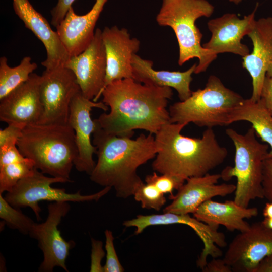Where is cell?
<instances>
[{"mask_svg": "<svg viewBox=\"0 0 272 272\" xmlns=\"http://www.w3.org/2000/svg\"><path fill=\"white\" fill-rule=\"evenodd\" d=\"M102 101L109 112L102 113L97 120L106 132L131 138L134 130L143 129L155 134L170 123L168 100L171 88L140 83L132 78L116 80L103 90Z\"/></svg>", "mask_w": 272, "mask_h": 272, "instance_id": "obj_1", "label": "cell"}, {"mask_svg": "<svg viewBox=\"0 0 272 272\" xmlns=\"http://www.w3.org/2000/svg\"><path fill=\"white\" fill-rule=\"evenodd\" d=\"M93 138L97 160L89 175L90 180L104 187L113 188L119 198L133 195L143 183L138 174V168L155 157L159 151L155 137L142 133L132 139L110 134L98 122Z\"/></svg>", "mask_w": 272, "mask_h": 272, "instance_id": "obj_2", "label": "cell"}, {"mask_svg": "<svg viewBox=\"0 0 272 272\" xmlns=\"http://www.w3.org/2000/svg\"><path fill=\"white\" fill-rule=\"evenodd\" d=\"M186 126L169 123L155 134L159 151L152 164L153 170L186 180L209 173L224 162L228 151L220 145L212 128H207L201 138H194L181 133Z\"/></svg>", "mask_w": 272, "mask_h": 272, "instance_id": "obj_3", "label": "cell"}, {"mask_svg": "<svg viewBox=\"0 0 272 272\" xmlns=\"http://www.w3.org/2000/svg\"><path fill=\"white\" fill-rule=\"evenodd\" d=\"M21 154L35 168L70 182V174L78 151L75 133L65 124H34L25 126L17 143Z\"/></svg>", "mask_w": 272, "mask_h": 272, "instance_id": "obj_4", "label": "cell"}, {"mask_svg": "<svg viewBox=\"0 0 272 272\" xmlns=\"http://www.w3.org/2000/svg\"><path fill=\"white\" fill-rule=\"evenodd\" d=\"M214 11V6L207 0H162L156 17L160 26L170 27L175 33L180 66L191 59H198L196 74L205 72L217 57L201 45L202 34L195 24L198 19L210 17Z\"/></svg>", "mask_w": 272, "mask_h": 272, "instance_id": "obj_5", "label": "cell"}, {"mask_svg": "<svg viewBox=\"0 0 272 272\" xmlns=\"http://www.w3.org/2000/svg\"><path fill=\"white\" fill-rule=\"evenodd\" d=\"M243 100L218 77L211 75L203 89L192 91L187 99L170 106V122L186 125L193 123L207 128L228 125L232 112Z\"/></svg>", "mask_w": 272, "mask_h": 272, "instance_id": "obj_6", "label": "cell"}, {"mask_svg": "<svg viewBox=\"0 0 272 272\" xmlns=\"http://www.w3.org/2000/svg\"><path fill=\"white\" fill-rule=\"evenodd\" d=\"M225 133L235 147L234 166H227L220 173L221 178L227 181L237 179L234 201L247 208L256 198H263L262 179L263 163L268 152L269 145L259 142L251 126L244 134L232 128Z\"/></svg>", "mask_w": 272, "mask_h": 272, "instance_id": "obj_7", "label": "cell"}, {"mask_svg": "<svg viewBox=\"0 0 272 272\" xmlns=\"http://www.w3.org/2000/svg\"><path fill=\"white\" fill-rule=\"evenodd\" d=\"M70 182L61 178L48 177L35 168L30 175L20 180L17 184L5 195V199L17 209L29 207L35 214L38 221L41 220V209L39 203L42 201L53 202H86L98 201L107 194L112 188L104 187L98 192L88 195H82L80 191L70 193L64 188L51 187L56 183Z\"/></svg>", "mask_w": 272, "mask_h": 272, "instance_id": "obj_8", "label": "cell"}, {"mask_svg": "<svg viewBox=\"0 0 272 272\" xmlns=\"http://www.w3.org/2000/svg\"><path fill=\"white\" fill-rule=\"evenodd\" d=\"M80 88L74 73L65 67L45 69L41 75L40 96L43 112L41 124L67 123L71 102Z\"/></svg>", "mask_w": 272, "mask_h": 272, "instance_id": "obj_9", "label": "cell"}, {"mask_svg": "<svg viewBox=\"0 0 272 272\" xmlns=\"http://www.w3.org/2000/svg\"><path fill=\"white\" fill-rule=\"evenodd\" d=\"M68 202L59 201L48 206V216L45 222L35 223L29 235L38 243L43 254L39 266L40 272H52L55 267L69 271L66 261L70 250L75 246L74 241H66L58 228L62 219L70 210Z\"/></svg>", "mask_w": 272, "mask_h": 272, "instance_id": "obj_10", "label": "cell"}, {"mask_svg": "<svg viewBox=\"0 0 272 272\" xmlns=\"http://www.w3.org/2000/svg\"><path fill=\"white\" fill-rule=\"evenodd\" d=\"M183 224L192 228L203 244V248L196 261L197 266L202 269L207 263L209 256L218 258L222 255L218 248L227 246L225 235L218 231V228L211 226L192 217L189 214H178L165 212L162 214L139 215L135 218L127 220L123 225L126 227L136 228L135 234H141L151 226Z\"/></svg>", "mask_w": 272, "mask_h": 272, "instance_id": "obj_11", "label": "cell"}, {"mask_svg": "<svg viewBox=\"0 0 272 272\" xmlns=\"http://www.w3.org/2000/svg\"><path fill=\"white\" fill-rule=\"evenodd\" d=\"M64 67L76 76L83 96L97 102L103 92L106 74V56L102 30L95 29L88 46L78 55L71 56Z\"/></svg>", "mask_w": 272, "mask_h": 272, "instance_id": "obj_12", "label": "cell"}, {"mask_svg": "<svg viewBox=\"0 0 272 272\" xmlns=\"http://www.w3.org/2000/svg\"><path fill=\"white\" fill-rule=\"evenodd\" d=\"M93 108L104 112L109 110V107L102 101L88 99L80 91L71 102L67 122L75 133L78 154L74 166L77 171L89 175L94 168L96 162L93 156L97 152L96 147L91 143V135L98 125L97 119L93 120L91 117L90 112Z\"/></svg>", "mask_w": 272, "mask_h": 272, "instance_id": "obj_13", "label": "cell"}, {"mask_svg": "<svg viewBox=\"0 0 272 272\" xmlns=\"http://www.w3.org/2000/svg\"><path fill=\"white\" fill-rule=\"evenodd\" d=\"M272 253V230L261 222L236 235L223 257L234 272H254L260 261Z\"/></svg>", "mask_w": 272, "mask_h": 272, "instance_id": "obj_14", "label": "cell"}, {"mask_svg": "<svg viewBox=\"0 0 272 272\" xmlns=\"http://www.w3.org/2000/svg\"><path fill=\"white\" fill-rule=\"evenodd\" d=\"M258 7V3L251 14L242 19L234 13H226L209 20L208 27L211 37L202 46L216 55L219 53H231L243 57L248 55L249 49L241 42V40L253 29Z\"/></svg>", "mask_w": 272, "mask_h": 272, "instance_id": "obj_15", "label": "cell"}, {"mask_svg": "<svg viewBox=\"0 0 272 272\" xmlns=\"http://www.w3.org/2000/svg\"><path fill=\"white\" fill-rule=\"evenodd\" d=\"M41 76L33 73L27 81L0 100V120L25 127L38 123L43 112Z\"/></svg>", "mask_w": 272, "mask_h": 272, "instance_id": "obj_16", "label": "cell"}, {"mask_svg": "<svg viewBox=\"0 0 272 272\" xmlns=\"http://www.w3.org/2000/svg\"><path fill=\"white\" fill-rule=\"evenodd\" d=\"M102 38L106 56L104 89L114 81L133 79L132 58L140 49V41L131 38L126 29L116 25L105 27L102 30Z\"/></svg>", "mask_w": 272, "mask_h": 272, "instance_id": "obj_17", "label": "cell"}, {"mask_svg": "<svg viewBox=\"0 0 272 272\" xmlns=\"http://www.w3.org/2000/svg\"><path fill=\"white\" fill-rule=\"evenodd\" d=\"M220 178V174L210 173L188 178L171 199L172 202L163 209V212L193 214L205 201L216 196L224 197L235 192L236 185L217 184Z\"/></svg>", "mask_w": 272, "mask_h": 272, "instance_id": "obj_18", "label": "cell"}, {"mask_svg": "<svg viewBox=\"0 0 272 272\" xmlns=\"http://www.w3.org/2000/svg\"><path fill=\"white\" fill-rule=\"evenodd\" d=\"M13 7L25 27L33 33L45 48L46 58L41 64L46 69L64 67L71 56L57 32L52 29L47 20L28 0H13Z\"/></svg>", "mask_w": 272, "mask_h": 272, "instance_id": "obj_19", "label": "cell"}, {"mask_svg": "<svg viewBox=\"0 0 272 272\" xmlns=\"http://www.w3.org/2000/svg\"><path fill=\"white\" fill-rule=\"evenodd\" d=\"M251 40L253 50L242 57V67L252 78V93L250 98L258 101L267 68L272 61V17L256 20L254 27L247 35Z\"/></svg>", "mask_w": 272, "mask_h": 272, "instance_id": "obj_20", "label": "cell"}, {"mask_svg": "<svg viewBox=\"0 0 272 272\" xmlns=\"http://www.w3.org/2000/svg\"><path fill=\"white\" fill-rule=\"evenodd\" d=\"M107 0H96L86 14L78 15L72 7L56 28L59 37L71 56L79 54L92 40L96 23Z\"/></svg>", "mask_w": 272, "mask_h": 272, "instance_id": "obj_21", "label": "cell"}, {"mask_svg": "<svg viewBox=\"0 0 272 272\" xmlns=\"http://www.w3.org/2000/svg\"><path fill=\"white\" fill-rule=\"evenodd\" d=\"M258 214L257 208L241 207L233 200L219 202L208 200L202 203L193 214L199 221L211 226H224L228 231H246L250 225L244 219H250Z\"/></svg>", "mask_w": 272, "mask_h": 272, "instance_id": "obj_22", "label": "cell"}, {"mask_svg": "<svg viewBox=\"0 0 272 272\" xmlns=\"http://www.w3.org/2000/svg\"><path fill=\"white\" fill-rule=\"evenodd\" d=\"M153 62L134 54L132 58L133 79L144 83L174 88L178 93L180 101L187 99L191 94L190 83L192 75L197 64L195 63L184 72L155 70Z\"/></svg>", "mask_w": 272, "mask_h": 272, "instance_id": "obj_23", "label": "cell"}, {"mask_svg": "<svg viewBox=\"0 0 272 272\" xmlns=\"http://www.w3.org/2000/svg\"><path fill=\"white\" fill-rule=\"evenodd\" d=\"M34 169L33 162L21 154L17 145L0 147V194L10 191Z\"/></svg>", "mask_w": 272, "mask_h": 272, "instance_id": "obj_24", "label": "cell"}, {"mask_svg": "<svg viewBox=\"0 0 272 272\" xmlns=\"http://www.w3.org/2000/svg\"><path fill=\"white\" fill-rule=\"evenodd\" d=\"M239 121L251 123L255 133L270 147L266 158H272V115L261 100L254 101L250 98L244 99L233 111L230 118L231 124Z\"/></svg>", "mask_w": 272, "mask_h": 272, "instance_id": "obj_25", "label": "cell"}, {"mask_svg": "<svg viewBox=\"0 0 272 272\" xmlns=\"http://www.w3.org/2000/svg\"><path fill=\"white\" fill-rule=\"evenodd\" d=\"M5 56L0 58V100L28 80L37 68L29 56L24 57L20 64L10 67Z\"/></svg>", "mask_w": 272, "mask_h": 272, "instance_id": "obj_26", "label": "cell"}, {"mask_svg": "<svg viewBox=\"0 0 272 272\" xmlns=\"http://www.w3.org/2000/svg\"><path fill=\"white\" fill-rule=\"evenodd\" d=\"M0 218L9 228L29 235L35 222L10 205L0 194Z\"/></svg>", "mask_w": 272, "mask_h": 272, "instance_id": "obj_27", "label": "cell"}, {"mask_svg": "<svg viewBox=\"0 0 272 272\" xmlns=\"http://www.w3.org/2000/svg\"><path fill=\"white\" fill-rule=\"evenodd\" d=\"M133 196L135 200L141 203L143 208L157 211H160L166 202L164 194L150 183H142Z\"/></svg>", "mask_w": 272, "mask_h": 272, "instance_id": "obj_28", "label": "cell"}, {"mask_svg": "<svg viewBox=\"0 0 272 272\" xmlns=\"http://www.w3.org/2000/svg\"><path fill=\"white\" fill-rule=\"evenodd\" d=\"M145 182L154 185L163 194H169V199L174 195V190H178L185 182L186 180L173 175L162 174L158 175L156 172L147 175L145 178Z\"/></svg>", "mask_w": 272, "mask_h": 272, "instance_id": "obj_29", "label": "cell"}, {"mask_svg": "<svg viewBox=\"0 0 272 272\" xmlns=\"http://www.w3.org/2000/svg\"><path fill=\"white\" fill-rule=\"evenodd\" d=\"M105 245L106 251V262L103 266L104 272H123L124 269L120 263L117 256L114 245V237L111 231H105Z\"/></svg>", "mask_w": 272, "mask_h": 272, "instance_id": "obj_30", "label": "cell"}, {"mask_svg": "<svg viewBox=\"0 0 272 272\" xmlns=\"http://www.w3.org/2000/svg\"><path fill=\"white\" fill-rule=\"evenodd\" d=\"M91 272H104L101 261L105 256L103 243L101 241L91 238Z\"/></svg>", "mask_w": 272, "mask_h": 272, "instance_id": "obj_31", "label": "cell"}, {"mask_svg": "<svg viewBox=\"0 0 272 272\" xmlns=\"http://www.w3.org/2000/svg\"><path fill=\"white\" fill-rule=\"evenodd\" d=\"M24 127L15 124H8L7 127L0 130V147L6 145H17Z\"/></svg>", "mask_w": 272, "mask_h": 272, "instance_id": "obj_32", "label": "cell"}, {"mask_svg": "<svg viewBox=\"0 0 272 272\" xmlns=\"http://www.w3.org/2000/svg\"><path fill=\"white\" fill-rule=\"evenodd\" d=\"M76 0H58L57 3L50 11L51 24L57 27L65 18L73 3Z\"/></svg>", "mask_w": 272, "mask_h": 272, "instance_id": "obj_33", "label": "cell"}, {"mask_svg": "<svg viewBox=\"0 0 272 272\" xmlns=\"http://www.w3.org/2000/svg\"><path fill=\"white\" fill-rule=\"evenodd\" d=\"M262 184L264 198L272 202V158L264 161Z\"/></svg>", "mask_w": 272, "mask_h": 272, "instance_id": "obj_34", "label": "cell"}, {"mask_svg": "<svg viewBox=\"0 0 272 272\" xmlns=\"http://www.w3.org/2000/svg\"><path fill=\"white\" fill-rule=\"evenodd\" d=\"M260 99L272 115V78L266 76L262 87Z\"/></svg>", "mask_w": 272, "mask_h": 272, "instance_id": "obj_35", "label": "cell"}, {"mask_svg": "<svg viewBox=\"0 0 272 272\" xmlns=\"http://www.w3.org/2000/svg\"><path fill=\"white\" fill-rule=\"evenodd\" d=\"M203 272H232L231 266L227 264L223 259L213 258L210 262H207L205 266L201 269Z\"/></svg>", "mask_w": 272, "mask_h": 272, "instance_id": "obj_36", "label": "cell"}, {"mask_svg": "<svg viewBox=\"0 0 272 272\" xmlns=\"http://www.w3.org/2000/svg\"><path fill=\"white\" fill-rule=\"evenodd\" d=\"M254 272H272V253L260 261Z\"/></svg>", "mask_w": 272, "mask_h": 272, "instance_id": "obj_37", "label": "cell"}, {"mask_svg": "<svg viewBox=\"0 0 272 272\" xmlns=\"http://www.w3.org/2000/svg\"><path fill=\"white\" fill-rule=\"evenodd\" d=\"M263 215L264 218H272V202L269 201L265 205L263 210Z\"/></svg>", "mask_w": 272, "mask_h": 272, "instance_id": "obj_38", "label": "cell"}, {"mask_svg": "<svg viewBox=\"0 0 272 272\" xmlns=\"http://www.w3.org/2000/svg\"><path fill=\"white\" fill-rule=\"evenodd\" d=\"M261 222L266 227L272 230V218H264Z\"/></svg>", "mask_w": 272, "mask_h": 272, "instance_id": "obj_39", "label": "cell"}, {"mask_svg": "<svg viewBox=\"0 0 272 272\" xmlns=\"http://www.w3.org/2000/svg\"><path fill=\"white\" fill-rule=\"evenodd\" d=\"M266 76L272 78V61L267 68Z\"/></svg>", "mask_w": 272, "mask_h": 272, "instance_id": "obj_40", "label": "cell"}, {"mask_svg": "<svg viewBox=\"0 0 272 272\" xmlns=\"http://www.w3.org/2000/svg\"><path fill=\"white\" fill-rule=\"evenodd\" d=\"M243 0H229L230 2H232L236 5L239 4L240 3H241Z\"/></svg>", "mask_w": 272, "mask_h": 272, "instance_id": "obj_41", "label": "cell"}]
</instances>
